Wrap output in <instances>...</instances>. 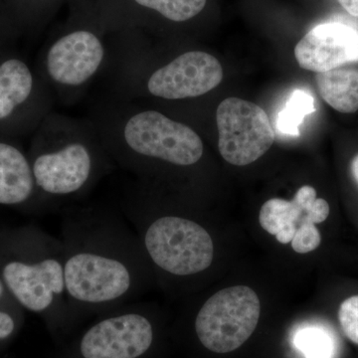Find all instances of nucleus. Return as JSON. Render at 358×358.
Instances as JSON below:
<instances>
[{
  "label": "nucleus",
  "instance_id": "0eeeda50",
  "mask_svg": "<svg viewBox=\"0 0 358 358\" xmlns=\"http://www.w3.org/2000/svg\"><path fill=\"white\" fill-rule=\"evenodd\" d=\"M261 303L247 286L221 289L197 310L193 331L200 345L214 353L234 352L255 331Z\"/></svg>",
  "mask_w": 358,
  "mask_h": 358
},
{
  "label": "nucleus",
  "instance_id": "6ab92c4d",
  "mask_svg": "<svg viewBox=\"0 0 358 358\" xmlns=\"http://www.w3.org/2000/svg\"><path fill=\"white\" fill-rule=\"evenodd\" d=\"M24 313L0 278V345L8 343L18 333Z\"/></svg>",
  "mask_w": 358,
  "mask_h": 358
},
{
  "label": "nucleus",
  "instance_id": "4be33fe9",
  "mask_svg": "<svg viewBox=\"0 0 358 358\" xmlns=\"http://www.w3.org/2000/svg\"><path fill=\"white\" fill-rule=\"evenodd\" d=\"M350 171H352L353 178L358 185V155L352 159V164H350Z\"/></svg>",
  "mask_w": 358,
  "mask_h": 358
},
{
  "label": "nucleus",
  "instance_id": "7ed1b4c3",
  "mask_svg": "<svg viewBox=\"0 0 358 358\" xmlns=\"http://www.w3.org/2000/svg\"><path fill=\"white\" fill-rule=\"evenodd\" d=\"M90 122L115 166L141 181L155 164L189 167L203 157V141L194 129L159 110L138 109L134 101L108 103Z\"/></svg>",
  "mask_w": 358,
  "mask_h": 358
},
{
  "label": "nucleus",
  "instance_id": "f8f14e48",
  "mask_svg": "<svg viewBox=\"0 0 358 358\" xmlns=\"http://www.w3.org/2000/svg\"><path fill=\"white\" fill-rule=\"evenodd\" d=\"M294 57L303 69L315 73L358 61V31L339 22L315 26L294 47Z\"/></svg>",
  "mask_w": 358,
  "mask_h": 358
},
{
  "label": "nucleus",
  "instance_id": "20e7f679",
  "mask_svg": "<svg viewBox=\"0 0 358 358\" xmlns=\"http://www.w3.org/2000/svg\"><path fill=\"white\" fill-rule=\"evenodd\" d=\"M50 119V136L29 159L43 206L81 199L115 166L91 122Z\"/></svg>",
  "mask_w": 358,
  "mask_h": 358
},
{
  "label": "nucleus",
  "instance_id": "9d476101",
  "mask_svg": "<svg viewBox=\"0 0 358 358\" xmlns=\"http://www.w3.org/2000/svg\"><path fill=\"white\" fill-rule=\"evenodd\" d=\"M329 215L327 200L317 199V192L305 185L291 201L281 199L268 200L260 210L261 226L282 244L292 243L296 253L307 254L322 241L315 224L324 222Z\"/></svg>",
  "mask_w": 358,
  "mask_h": 358
},
{
  "label": "nucleus",
  "instance_id": "9b49d317",
  "mask_svg": "<svg viewBox=\"0 0 358 358\" xmlns=\"http://www.w3.org/2000/svg\"><path fill=\"white\" fill-rule=\"evenodd\" d=\"M108 53L102 38L89 29L72 30L50 45L44 69L59 93H78L103 70Z\"/></svg>",
  "mask_w": 358,
  "mask_h": 358
},
{
  "label": "nucleus",
  "instance_id": "dca6fc26",
  "mask_svg": "<svg viewBox=\"0 0 358 358\" xmlns=\"http://www.w3.org/2000/svg\"><path fill=\"white\" fill-rule=\"evenodd\" d=\"M315 110V99L305 90H294L277 115V129L282 136H300V127L307 115Z\"/></svg>",
  "mask_w": 358,
  "mask_h": 358
},
{
  "label": "nucleus",
  "instance_id": "412c9836",
  "mask_svg": "<svg viewBox=\"0 0 358 358\" xmlns=\"http://www.w3.org/2000/svg\"><path fill=\"white\" fill-rule=\"evenodd\" d=\"M338 1L350 15L358 17V0H338Z\"/></svg>",
  "mask_w": 358,
  "mask_h": 358
},
{
  "label": "nucleus",
  "instance_id": "a211bd4d",
  "mask_svg": "<svg viewBox=\"0 0 358 358\" xmlns=\"http://www.w3.org/2000/svg\"><path fill=\"white\" fill-rule=\"evenodd\" d=\"M136 6L155 11L173 22H185L203 10L207 0H133Z\"/></svg>",
  "mask_w": 358,
  "mask_h": 358
},
{
  "label": "nucleus",
  "instance_id": "f257e3e1",
  "mask_svg": "<svg viewBox=\"0 0 358 358\" xmlns=\"http://www.w3.org/2000/svg\"><path fill=\"white\" fill-rule=\"evenodd\" d=\"M59 238L68 301L81 324L136 301L152 279L138 236L120 209L68 207Z\"/></svg>",
  "mask_w": 358,
  "mask_h": 358
},
{
  "label": "nucleus",
  "instance_id": "f3484780",
  "mask_svg": "<svg viewBox=\"0 0 358 358\" xmlns=\"http://www.w3.org/2000/svg\"><path fill=\"white\" fill-rule=\"evenodd\" d=\"M294 345L305 358H334L336 341L324 327H301L294 336Z\"/></svg>",
  "mask_w": 358,
  "mask_h": 358
},
{
  "label": "nucleus",
  "instance_id": "ddd939ff",
  "mask_svg": "<svg viewBox=\"0 0 358 358\" xmlns=\"http://www.w3.org/2000/svg\"><path fill=\"white\" fill-rule=\"evenodd\" d=\"M0 206L41 207L29 159L20 148L0 141Z\"/></svg>",
  "mask_w": 358,
  "mask_h": 358
},
{
  "label": "nucleus",
  "instance_id": "aec40b11",
  "mask_svg": "<svg viewBox=\"0 0 358 358\" xmlns=\"http://www.w3.org/2000/svg\"><path fill=\"white\" fill-rule=\"evenodd\" d=\"M338 320L346 338L358 345V294L341 303L338 310Z\"/></svg>",
  "mask_w": 358,
  "mask_h": 358
},
{
  "label": "nucleus",
  "instance_id": "423d86ee",
  "mask_svg": "<svg viewBox=\"0 0 358 358\" xmlns=\"http://www.w3.org/2000/svg\"><path fill=\"white\" fill-rule=\"evenodd\" d=\"M159 327L143 303H126L93 317L60 345L56 358H152Z\"/></svg>",
  "mask_w": 358,
  "mask_h": 358
},
{
  "label": "nucleus",
  "instance_id": "39448f33",
  "mask_svg": "<svg viewBox=\"0 0 358 358\" xmlns=\"http://www.w3.org/2000/svg\"><path fill=\"white\" fill-rule=\"evenodd\" d=\"M120 210L136 232L152 272L187 279L210 268L214 243L206 228L181 214L155 211L134 181L122 195Z\"/></svg>",
  "mask_w": 358,
  "mask_h": 358
},
{
  "label": "nucleus",
  "instance_id": "f03ea898",
  "mask_svg": "<svg viewBox=\"0 0 358 358\" xmlns=\"http://www.w3.org/2000/svg\"><path fill=\"white\" fill-rule=\"evenodd\" d=\"M0 278L25 312L43 320L58 345L79 329L66 291L60 238L35 224L0 229Z\"/></svg>",
  "mask_w": 358,
  "mask_h": 358
},
{
  "label": "nucleus",
  "instance_id": "1a4fd4ad",
  "mask_svg": "<svg viewBox=\"0 0 358 358\" xmlns=\"http://www.w3.org/2000/svg\"><path fill=\"white\" fill-rule=\"evenodd\" d=\"M221 157L233 166H248L263 157L275 141L267 113L256 103L225 99L216 110Z\"/></svg>",
  "mask_w": 358,
  "mask_h": 358
},
{
  "label": "nucleus",
  "instance_id": "4468645a",
  "mask_svg": "<svg viewBox=\"0 0 358 358\" xmlns=\"http://www.w3.org/2000/svg\"><path fill=\"white\" fill-rule=\"evenodd\" d=\"M34 77L20 59L0 64V121L8 119L17 108L28 102L34 91Z\"/></svg>",
  "mask_w": 358,
  "mask_h": 358
},
{
  "label": "nucleus",
  "instance_id": "2eb2a0df",
  "mask_svg": "<svg viewBox=\"0 0 358 358\" xmlns=\"http://www.w3.org/2000/svg\"><path fill=\"white\" fill-rule=\"evenodd\" d=\"M317 90L322 100L343 114L358 110V69L336 68L317 73Z\"/></svg>",
  "mask_w": 358,
  "mask_h": 358
},
{
  "label": "nucleus",
  "instance_id": "6e6552de",
  "mask_svg": "<svg viewBox=\"0 0 358 358\" xmlns=\"http://www.w3.org/2000/svg\"><path fill=\"white\" fill-rule=\"evenodd\" d=\"M223 69L218 59L202 51H188L148 76L117 80L124 100L143 94L167 101L197 98L209 93L222 82Z\"/></svg>",
  "mask_w": 358,
  "mask_h": 358
}]
</instances>
